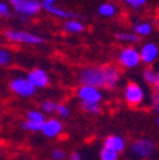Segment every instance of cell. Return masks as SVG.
I'll return each mask as SVG.
<instances>
[{"mask_svg": "<svg viewBox=\"0 0 159 160\" xmlns=\"http://www.w3.org/2000/svg\"><path fill=\"white\" fill-rule=\"evenodd\" d=\"M80 83L94 88L107 87V72L106 66L102 68H88L80 72Z\"/></svg>", "mask_w": 159, "mask_h": 160, "instance_id": "6da1fadb", "label": "cell"}, {"mask_svg": "<svg viewBox=\"0 0 159 160\" xmlns=\"http://www.w3.org/2000/svg\"><path fill=\"white\" fill-rule=\"evenodd\" d=\"M130 150H131V154L139 159H149L155 152V145L151 140L139 138L131 144Z\"/></svg>", "mask_w": 159, "mask_h": 160, "instance_id": "7a4b0ae2", "label": "cell"}, {"mask_svg": "<svg viewBox=\"0 0 159 160\" xmlns=\"http://www.w3.org/2000/svg\"><path fill=\"white\" fill-rule=\"evenodd\" d=\"M46 122L44 113L38 111H28L26 116V121L23 122L22 127L31 132H38L42 131V127Z\"/></svg>", "mask_w": 159, "mask_h": 160, "instance_id": "3957f363", "label": "cell"}, {"mask_svg": "<svg viewBox=\"0 0 159 160\" xmlns=\"http://www.w3.org/2000/svg\"><path fill=\"white\" fill-rule=\"evenodd\" d=\"M9 3L13 5L15 12L24 15H33L44 7L37 0H9Z\"/></svg>", "mask_w": 159, "mask_h": 160, "instance_id": "277c9868", "label": "cell"}, {"mask_svg": "<svg viewBox=\"0 0 159 160\" xmlns=\"http://www.w3.org/2000/svg\"><path fill=\"white\" fill-rule=\"evenodd\" d=\"M5 37L12 42H22L28 45H38L44 42V38L23 31H7Z\"/></svg>", "mask_w": 159, "mask_h": 160, "instance_id": "5b68a950", "label": "cell"}, {"mask_svg": "<svg viewBox=\"0 0 159 160\" xmlns=\"http://www.w3.org/2000/svg\"><path fill=\"white\" fill-rule=\"evenodd\" d=\"M10 89L21 97H31L34 94L36 88L32 85V83L28 79L24 78H15L10 82Z\"/></svg>", "mask_w": 159, "mask_h": 160, "instance_id": "8992f818", "label": "cell"}, {"mask_svg": "<svg viewBox=\"0 0 159 160\" xmlns=\"http://www.w3.org/2000/svg\"><path fill=\"white\" fill-rule=\"evenodd\" d=\"M125 99L129 106H140L144 101V90L136 83L127 84L125 89Z\"/></svg>", "mask_w": 159, "mask_h": 160, "instance_id": "52a82bcc", "label": "cell"}, {"mask_svg": "<svg viewBox=\"0 0 159 160\" xmlns=\"http://www.w3.org/2000/svg\"><path fill=\"white\" fill-rule=\"evenodd\" d=\"M76 95L79 99H82V102L87 103H99L102 101V93L98 90V88L89 85H82L78 89Z\"/></svg>", "mask_w": 159, "mask_h": 160, "instance_id": "ba28073f", "label": "cell"}, {"mask_svg": "<svg viewBox=\"0 0 159 160\" xmlns=\"http://www.w3.org/2000/svg\"><path fill=\"white\" fill-rule=\"evenodd\" d=\"M140 52H137L135 48H125L121 53H120V62L121 65H124L125 68H135L140 64Z\"/></svg>", "mask_w": 159, "mask_h": 160, "instance_id": "9c48e42d", "label": "cell"}, {"mask_svg": "<svg viewBox=\"0 0 159 160\" xmlns=\"http://www.w3.org/2000/svg\"><path fill=\"white\" fill-rule=\"evenodd\" d=\"M42 135L49 137V138H55L60 136L63 132V123L56 118H50L46 119V122L42 127Z\"/></svg>", "mask_w": 159, "mask_h": 160, "instance_id": "30bf717a", "label": "cell"}, {"mask_svg": "<svg viewBox=\"0 0 159 160\" xmlns=\"http://www.w3.org/2000/svg\"><path fill=\"white\" fill-rule=\"evenodd\" d=\"M27 79L32 83V85L36 89L37 88H45V87L49 85V75L42 69H34V70H32L28 74Z\"/></svg>", "mask_w": 159, "mask_h": 160, "instance_id": "8fae6325", "label": "cell"}, {"mask_svg": "<svg viewBox=\"0 0 159 160\" xmlns=\"http://www.w3.org/2000/svg\"><path fill=\"white\" fill-rule=\"evenodd\" d=\"M103 148H107L110 150H113L118 154H121L126 149V141L125 138L118 135H111L107 136L103 141Z\"/></svg>", "mask_w": 159, "mask_h": 160, "instance_id": "7c38bea8", "label": "cell"}, {"mask_svg": "<svg viewBox=\"0 0 159 160\" xmlns=\"http://www.w3.org/2000/svg\"><path fill=\"white\" fill-rule=\"evenodd\" d=\"M158 55H159V48L154 43H148V45L143 46V48L140 51L141 60L146 64H151L154 60L158 57Z\"/></svg>", "mask_w": 159, "mask_h": 160, "instance_id": "4fadbf2b", "label": "cell"}, {"mask_svg": "<svg viewBox=\"0 0 159 160\" xmlns=\"http://www.w3.org/2000/svg\"><path fill=\"white\" fill-rule=\"evenodd\" d=\"M44 8H45L46 12H49V13L56 15V17H60V18H73V17H75V14L65 12L63 9H59V8L54 7V5H44Z\"/></svg>", "mask_w": 159, "mask_h": 160, "instance_id": "5bb4252c", "label": "cell"}, {"mask_svg": "<svg viewBox=\"0 0 159 160\" xmlns=\"http://www.w3.org/2000/svg\"><path fill=\"white\" fill-rule=\"evenodd\" d=\"M118 156H120L118 152L107 148H102L99 151V160H118Z\"/></svg>", "mask_w": 159, "mask_h": 160, "instance_id": "9a60e30c", "label": "cell"}, {"mask_svg": "<svg viewBox=\"0 0 159 160\" xmlns=\"http://www.w3.org/2000/svg\"><path fill=\"white\" fill-rule=\"evenodd\" d=\"M65 29L68 32H71V33H79V32H82L84 29V26L80 22L71 19V21H69V22L65 23Z\"/></svg>", "mask_w": 159, "mask_h": 160, "instance_id": "2e32d148", "label": "cell"}, {"mask_svg": "<svg viewBox=\"0 0 159 160\" xmlns=\"http://www.w3.org/2000/svg\"><path fill=\"white\" fill-rule=\"evenodd\" d=\"M98 13L103 15V17H112L115 15L116 13V8L113 4H110V3H106V4H102L98 9Z\"/></svg>", "mask_w": 159, "mask_h": 160, "instance_id": "e0dca14e", "label": "cell"}, {"mask_svg": "<svg viewBox=\"0 0 159 160\" xmlns=\"http://www.w3.org/2000/svg\"><path fill=\"white\" fill-rule=\"evenodd\" d=\"M82 108L92 114H99L101 113V107H99V103H87V102H82Z\"/></svg>", "mask_w": 159, "mask_h": 160, "instance_id": "ac0fdd59", "label": "cell"}, {"mask_svg": "<svg viewBox=\"0 0 159 160\" xmlns=\"http://www.w3.org/2000/svg\"><path fill=\"white\" fill-rule=\"evenodd\" d=\"M116 38L120 41H126V42H137L139 37L135 33H116Z\"/></svg>", "mask_w": 159, "mask_h": 160, "instance_id": "d6986e66", "label": "cell"}, {"mask_svg": "<svg viewBox=\"0 0 159 160\" xmlns=\"http://www.w3.org/2000/svg\"><path fill=\"white\" fill-rule=\"evenodd\" d=\"M57 107H59V104L55 103L54 101H45L41 106V109L45 113H55V112H57Z\"/></svg>", "mask_w": 159, "mask_h": 160, "instance_id": "ffe728a7", "label": "cell"}, {"mask_svg": "<svg viewBox=\"0 0 159 160\" xmlns=\"http://www.w3.org/2000/svg\"><path fill=\"white\" fill-rule=\"evenodd\" d=\"M144 79H145L146 83L153 84V85H156V83H158V75L150 69L144 70Z\"/></svg>", "mask_w": 159, "mask_h": 160, "instance_id": "44dd1931", "label": "cell"}, {"mask_svg": "<svg viewBox=\"0 0 159 160\" xmlns=\"http://www.w3.org/2000/svg\"><path fill=\"white\" fill-rule=\"evenodd\" d=\"M134 31H135L137 34L145 36V34H149V33L151 32V27H150V24H148V23H140V24H136V26L134 27Z\"/></svg>", "mask_w": 159, "mask_h": 160, "instance_id": "7402d4cb", "label": "cell"}, {"mask_svg": "<svg viewBox=\"0 0 159 160\" xmlns=\"http://www.w3.org/2000/svg\"><path fill=\"white\" fill-rule=\"evenodd\" d=\"M51 159L52 160H65L66 159V151L60 149V148H56L51 151Z\"/></svg>", "mask_w": 159, "mask_h": 160, "instance_id": "603a6c76", "label": "cell"}, {"mask_svg": "<svg viewBox=\"0 0 159 160\" xmlns=\"http://www.w3.org/2000/svg\"><path fill=\"white\" fill-rule=\"evenodd\" d=\"M56 113L60 116V117H63V118H68V117L70 116V109H69V107H66L65 104H59Z\"/></svg>", "mask_w": 159, "mask_h": 160, "instance_id": "cb8c5ba5", "label": "cell"}, {"mask_svg": "<svg viewBox=\"0 0 159 160\" xmlns=\"http://www.w3.org/2000/svg\"><path fill=\"white\" fill-rule=\"evenodd\" d=\"M9 62H10V53L5 50H2L0 51V64L4 66V65H8Z\"/></svg>", "mask_w": 159, "mask_h": 160, "instance_id": "d4e9b609", "label": "cell"}, {"mask_svg": "<svg viewBox=\"0 0 159 160\" xmlns=\"http://www.w3.org/2000/svg\"><path fill=\"white\" fill-rule=\"evenodd\" d=\"M0 14H2L3 17H9L10 12H9V8L5 3H2L0 4Z\"/></svg>", "mask_w": 159, "mask_h": 160, "instance_id": "484cf974", "label": "cell"}, {"mask_svg": "<svg viewBox=\"0 0 159 160\" xmlns=\"http://www.w3.org/2000/svg\"><path fill=\"white\" fill-rule=\"evenodd\" d=\"M69 159H70V160H82L83 158H82V154L79 152V151H73V152L70 154Z\"/></svg>", "mask_w": 159, "mask_h": 160, "instance_id": "4316f807", "label": "cell"}, {"mask_svg": "<svg viewBox=\"0 0 159 160\" xmlns=\"http://www.w3.org/2000/svg\"><path fill=\"white\" fill-rule=\"evenodd\" d=\"M155 108L159 112V87H156V95H155Z\"/></svg>", "mask_w": 159, "mask_h": 160, "instance_id": "83f0119b", "label": "cell"}, {"mask_svg": "<svg viewBox=\"0 0 159 160\" xmlns=\"http://www.w3.org/2000/svg\"><path fill=\"white\" fill-rule=\"evenodd\" d=\"M125 2H126L127 4H130L131 7H134V8H136V7H139V5H137V3L135 2V0H125Z\"/></svg>", "mask_w": 159, "mask_h": 160, "instance_id": "f1b7e54d", "label": "cell"}, {"mask_svg": "<svg viewBox=\"0 0 159 160\" xmlns=\"http://www.w3.org/2000/svg\"><path fill=\"white\" fill-rule=\"evenodd\" d=\"M55 0H44V5H52Z\"/></svg>", "mask_w": 159, "mask_h": 160, "instance_id": "f546056e", "label": "cell"}, {"mask_svg": "<svg viewBox=\"0 0 159 160\" xmlns=\"http://www.w3.org/2000/svg\"><path fill=\"white\" fill-rule=\"evenodd\" d=\"M135 2L137 3V5H143V4H145L146 0H135Z\"/></svg>", "mask_w": 159, "mask_h": 160, "instance_id": "4dcf8cb0", "label": "cell"}, {"mask_svg": "<svg viewBox=\"0 0 159 160\" xmlns=\"http://www.w3.org/2000/svg\"><path fill=\"white\" fill-rule=\"evenodd\" d=\"M155 123L159 126V117H156V119H155Z\"/></svg>", "mask_w": 159, "mask_h": 160, "instance_id": "1f68e13d", "label": "cell"}, {"mask_svg": "<svg viewBox=\"0 0 159 160\" xmlns=\"http://www.w3.org/2000/svg\"><path fill=\"white\" fill-rule=\"evenodd\" d=\"M156 87H159V74H158V83H156Z\"/></svg>", "mask_w": 159, "mask_h": 160, "instance_id": "d6a6232c", "label": "cell"}]
</instances>
